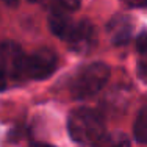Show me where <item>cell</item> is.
I'll list each match as a JSON object with an SVG mask.
<instances>
[{
    "label": "cell",
    "mask_w": 147,
    "mask_h": 147,
    "mask_svg": "<svg viewBox=\"0 0 147 147\" xmlns=\"http://www.w3.org/2000/svg\"><path fill=\"white\" fill-rule=\"evenodd\" d=\"M110 78V67L105 63H91L77 74L71 83V94L74 99H88L97 94Z\"/></svg>",
    "instance_id": "cell-2"
},
{
    "label": "cell",
    "mask_w": 147,
    "mask_h": 147,
    "mask_svg": "<svg viewBox=\"0 0 147 147\" xmlns=\"http://www.w3.org/2000/svg\"><path fill=\"white\" fill-rule=\"evenodd\" d=\"M49 25H50V30L55 36H58L63 41H67L74 27H75V20H72L66 14L64 9L57 8L52 11L50 17H49Z\"/></svg>",
    "instance_id": "cell-7"
},
{
    "label": "cell",
    "mask_w": 147,
    "mask_h": 147,
    "mask_svg": "<svg viewBox=\"0 0 147 147\" xmlns=\"http://www.w3.org/2000/svg\"><path fill=\"white\" fill-rule=\"evenodd\" d=\"M58 57L52 49H39L25 58V77L33 80H45L55 72Z\"/></svg>",
    "instance_id": "cell-3"
},
{
    "label": "cell",
    "mask_w": 147,
    "mask_h": 147,
    "mask_svg": "<svg viewBox=\"0 0 147 147\" xmlns=\"http://www.w3.org/2000/svg\"><path fill=\"white\" fill-rule=\"evenodd\" d=\"M28 2H41V0H28Z\"/></svg>",
    "instance_id": "cell-17"
},
{
    "label": "cell",
    "mask_w": 147,
    "mask_h": 147,
    "mask_svg": "<svg viewBox=\"0 0 147 147\" xmlns=\"http://www.w3.org/2000/svg\"><path fill=\"white\" fill-rule=\"evenodd\" d=\"M127 5L133 6V8H144L147 6V0H124Z\"/></svg>",
    "instance_id": "cell-12"
},
{
    "label": "cell",
    "mask_w": 147,
    "mask_h": 147,
    "mask_svg": "<svg viewBox=\"0 0 147 147\" xmlns=\"http://www.w3.org/2000/svg\"><path fill=\"white\" fill-rule=\"evenodd\" d=\"M133 135L138 142L141 144L147 142V108H144L136 117L135 125H133Z\"/></svg>",
    "instance_id": "cell-9"
},
{
    "label": "cell",
    "mask_w": 147,
    "mask_h": 147,
    "mask_svg": "<svg viewBox=\"0 0 147 147\" xmlns=\"http://www.w3.org/2000/svg\"><path fill=\"white\" fill-rule=\"evenodd\" d=\"M58 5L59 9H64V11H74L80 6L82 0H53Z\"/></svg>",
    "instance_id": "cell-10"
},
{
    "label": "cell",
    "mask_w": 147,
    "mask_h": 147,
    "mask_svg": "<svg viewBox=\"0 0 147 147\" xmlns=\"http://www.w3.org/2000/svg\"><path fill=\"white\" fill-rule=\"evenodd\" d=\"M5 88H6V74L0 66V91H3Z\"/></svg>",
    "instance_id": "cell-14"
},
{
    "label": "cell",
    "mask_w": 147,
    "mask_h": 147,
    "mask_svg": "<svg viewBox=\"0 0 147 147\" xmlns=\"http://www.w3.org/2000/svg\"><path fill=\"white\" fill-rule=\"evenodd\" d=\"M67 130L77 144L92 146L105 135V121L102 114L92 108H78L69 116Z\"/></svg>",
    "instance_id": "cell-1"
},
{
    "label": "cell",
    "mask_w": 147,
    "mask_h": 147,
    "mask_svg": "<svg viewBox=\"0 0 147 147\" xmlns=\"http://www.w3.org/2000/svg\"><path fill=\"white\" fill-rule=\"evenodd\" d=\"M71 47V50L74 52H80V53H85L88 52L91 47L96 42V33H94V27L91 25V22L88 20H80L75 22L69 39L66 41Z\"/></svg>",
    "instance_id": "cell-5"
},
{
    "label": "cell",
    "mask_w": 147,
    "mask_h": 147,
    "mask_svg": "<svg viewBox=\"0 0 147 147\" xmlns=\"http://www.w3.org/2000/svg\"><path fill=\"white\" fill-rule=\"evenodd\" d=\"M31 147H53V146H49V144H42V142H36V144H31Z\"/></svg>",
    "instance_id": "cell-16"
},
{
    "label": "cell",
    "mask_w": 147,
    "mask_h": 147,
    "mask_svg": "<svg viewBox=\"0 0 147 147\" xmlns=\"http://www.w3.org/2000/svg\"><path fill=\"white\" fill-rule=\"evenodd\" d=\"M25 55L22 49L16 42H3L0 44V66L14 78H20L25 75Z\"/></svg>",
    "instance_id": "cell-4"
},
{
    "label": "cell",
    "mask_w": 147,
    "mask_h": 147,
    "mask_svg": "<svg viewBox=\"0 0 147 147\" xmlns=\"http://www.w3.org/2000/svg\"><path fill=\"white\" fill-rule=\"evenodd\" d=\"M136 50L142 55V57L147 58V31L146 33H141L136 39Z\"/></svg>",
    "instance_id": "cell-11"
},
{
    "label": "cell",
    "mask_w": 147,
    "mask_h": 147,
    "mask_svg": "<svg viewBox=\"0 0 147 147\" xmlns=\"http://www.w3.org/2000/svg\"><path fill=\"white\" fill-rule=\"evenodd\" d=\"M3 3H5L6 6H11V8H16L17 5H19V0H2Z\"/></svg>",
    "instance_id": "cell-15"
},
{
    "label": "cell",
    "mask_w": 147,
    "mask_h": 147,
    "mask_svg": "<svg viewBox=\"0 0 147 147\" xmlns=\"http://www.w3.org/2000/svg\"><path fill=\"white\" fill-rule=\"evenodd\" d=\"M139 77L147 83V61H142L139 64Z\"/></svg>",
    "instance_id": "cell-13"
},
{
    "label": "cell",
    "mask_w": 147,
    "mask_h": 147,
    "mask_svg": "<svg viewBox=\"0 0 147 147\" xmlns=\"http://www.w3.org/2000/svg\"><path fill=\"white\" fill-rule=\"evenodd\" d=\"M92 147H130V139L125 133H110L103 135Z\"/></svg>",
    "instance_id": "cell-8"
},
{
    "label": "cell",
    "mask_w": 147,
    "mask_h": 147,
    "mask_svg": "<svg viewBox=\"0 0 147 147\" xmlns=\"http://www.w3.org/2000/svg\"><path fill=\"white\" fill-rule=\"evenodd\" d=\"M110 39L114 45H124L131 38V20L128 16L117 14L107 25Z\"/></svg>",
    "instance_id": "cell-6"
}]
</instances>
